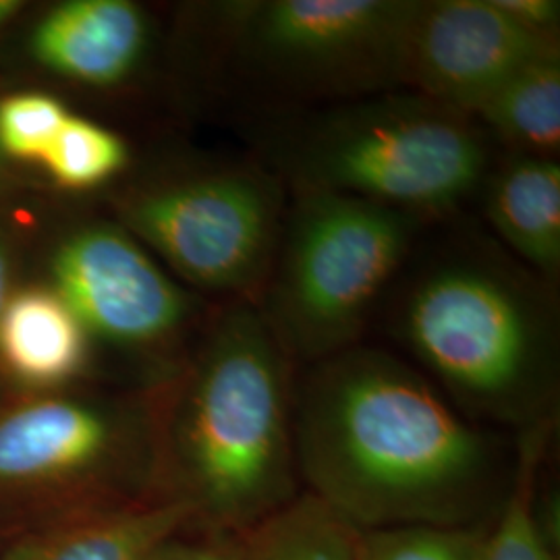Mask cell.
<instances>
[{"mask_svg": "<svg viewBox=\"0 0 560 560\" xmlns=\"http://www.w3.org/2000/svg\"><path fill=\"white\" fill-rule=\"evenodd\" d=\"M483 214L509 254L548 284L560 275V162L509 154L480 189Z\"/></svg>", "mask_w": 560, "mask_h": 560, "instance_id": "cell-12", "label": "cell"}, {"mask_svg": "<svg viewBox=\"0 0 560 560\" xmlns=\"http://www.w3.org/2000/svg\"><path fill=\"white\" fill-rule=\"evenodd\" d=\"M430 222L376 201L293 194L256 303L287 358L312 365L360 345Z\"/></svg>", "mask_w": 560, "mask_h": 560, "instance_id": "cell-6", "label": "cell"}, {"mask_svg": "<svg viewBox=\"0 0 560 560\" xmlns=\"http://www.w3.org/2000/svg\"><path fill=\"white\" fill-rule=\"evenodd\" d=\"M559 40L509 20L494 0H420L405 50V90L469 117Z\"/></svg>", "mask_w": 560, "mask_h": 560, "instance_id": "cell-9", "label": "cell"}, {"mask_svg": "<svg viewBox=\"0 0 560 560\" xmlns=\"http://www.w3.org/2000/svg\"><path fill=\"white\" fill-rule=\"evenodd\" d=\"M293 446L307 494L358 532L469 525L502 465L413 365L361 345L293 386Z\"/></svg>", "mask_w": 560, "mask_h": 560, "instance_id": "cell-1", "label": "cell"}, {"mask_svg": "<svg viewBox=\"0 0 560 560\" xmlns=\"http://www.w3.org/2000/svg\"><path fill=\"white\" fill-rule=\"evenodd\" d=\"M402 270L388 312L400 345L469 409L540 425L559 363L552 284L471 235L442 241Z\"/></svg>", "mask_w": 560, "mask_h": 560, "instance_id": "cell-2", "label": "cell"}, {"mask_svg": "<svg viewBox=\"0 0 560 560\" xmlns=\"http://www.w3.org/2000/svg\"><path fill=\"white\" fill-rule=\"evenodd\" d=\"M258 145L293 194H339L432 222L478 196L492 166L474 117L409 90L282 113Z\"/></svg>", "mask_w": 560, "mask_h": 560, "instance_id": "cell-4", "label": "cell"}, {"mask_svg": "<svg viewBox=\"0 0 560 560\" xmlns=\"http://www.w3.org/2000/svg\"><path fill=\"white\" fill-rule=\"evenodd\" d=\"M127 162L129 148L115 131L69 115L42 164L62 189L90 191L115 179Z\"/></svg>", "mask_w": 560, "mask_h": 560, "instance_id": "cell-17", "label": "cell"}, {"mask_svg": "<svg viewBox=\"0 0 560 560\" xmlns=\"http://www.w3.org/2000/svg\"><path fill=\"white\" fill-rule=\"evenodd\" d=\"M32 55L67 80L113 88L133 78L150 42L148 18L129 0H69L32 34Z\"/></svg>", "mask_w": 560, "mask_h": 560, "instance_id": "cell-11", "label": "cell"}, {"mask_svg": "<svg viewBox=\"0 0 560 560\" xmlns=\"http://www.w3.org/2000/svg\"><path fill=\"white\" fill-rule=\"evenodd\" d=\"M540 430V425L532 428L527 444L521 451L520 471L504 502V513L499 523L483 534L476 560H555L534 509L536 463L544 441Z\"/></svg>", "mask_w": 560, "mask_h": 560, "instance_id": "cell-18", "label": "cell"}, {"mask_svg": "<svg viewBox=\"0 0 560 560\" xmlns=\"http://www.w3.org/2000/svg\"><path fill=\"white\" fill-rule=\"evenodd\" d=\"M52 280L85 332L120 349L173 345L198 316L196 300L119 224L71 233L55 254Z\"/></svg>", "mask_w": 560, "mask_h": 560, "instance_id": "cell-8", "label": "cell"}, {"mask_svg": "<svg viewBox=\"0 0 560 560\" xmlns=\"http://www.w3.org/2000/svg\"><path fill=\"white\" fill-rule=\"evenodd\" d=\"M119 441V421L98 405L30 400L0 416V488L90 474L113 457Z\"/></svg>", "mask_w": 560, "mask_h": 560, "instance_id": "cell-10", "label": "cell"}, {"mask_svg": "<svg viewBox=\"0 0 560 560\" xmlns=\"http://www.w3.org/2000/svg\"><path fill=\"white\" fill-rule=\"evenodd\" d=\"M240 536L212 534L203 540H173L154 560H240Z\"/></svg>", "mask_w": 560, "mask_h": 560, "instance_id": "cell-22", "label": "cell"}, {"mask_svg": "<svg viewBox=\"0 0 560 560\" xmlns=\"http://www.w3.org/2000/svg\"><path fill=\"white\" fill-rule=\"evenodd\" d=\"M11 252L7 241L0 237V312L7 300L11 298Z\"/></svg>", "mask_w": 560, "mask_h": 560, "instance_id": "cell-23", "label": "cell"}, {"mask_svg": "<svg viewBox=\"0 0 560 560\" xmlns=\"http://www.w3.org/2000/svg\"><path fill=\"white\" fill-rule=\"evenodd\" d=\"M0 159H2V154H0Z\"/></svg>", "mask_w": 560, "mask_h": 560, "instance_id": "cell-25", "label": "cell"}, {"mask_svg": "<svg viewBox=\"0 0 560 560\" xmlns=\"http://www.w3.org/2000/svg\"><path fill=\"white\" fill-rule=\"evenodd\" d=\"M494 4L525 32L544 40H559L560 2L557 0H494Z\"/></svg>", "mask_w": 560, "mask_h": 560, "instance_id": "cell-21", "label": "cell"}, {"mask_svg": "<svg viewBox=\"0 0 560 560\" xmlns=\"http://www.w3.org/2000/svg\"><path fill=\"white\" fill-rule=\"evenodd\" d=\"M90 335L50 287H27L0 312V365L15 381L36 388L59 386L83 370Z\"/></svg>", "mask_w": 560, "mask_h": 560, "instance_id": "cell-13", "label": "cell"}, {"mask_svg": "<svg viewBox=\"0 0 560 560\" xmlns=\"http://www.w3.org/2000/svg\"><path fill=\"white\" fill-rule=\"evenodd\" d=\"M191 520V506L177 499L122 509L60 529L11 560H154Z\"/></svg>", "mask_w": 560, "mask_h": 560, "instance_id": "cell-14", "label": "cell"}, {"mask_svg": "<svg viewBox=\"0 0 560 560\" xmlns=\"http://www.w3.org/2000/svg\"><path fill=\"white\" fill-rule=\"evenodd\" d=\"M420 0H233L203 7L233 96L316 108L405 90Z\"/></svg>", "mask_w": 560, "mask_h": 560, "instance_id": "cell-5", "label": "cell"}, {"mask_svg": "<svg viewBox=\"0 0 560 560\" xmlns=\"http://www.w3.org/2000/svg\"><path fill=\"white\" fill-rule=\"evenodd\" d=\"M240 560H358L360 532L300 494L240 536Z\"/></svg>", "mask_w": 560, "mask_h": 560, "instance_id": "cell-16", "label": "cell"}, {"mask_svg": "<svg viewBox=\"0 0 560 560\" xmlns=\"http://www.w3.org/2000/svg\"><path fill=\"white\" fill-rule=\"evenodd\" d=\"M287 208V187L266 164L233 161L138 187L119 217L189 284L226 303H258Z\"/></svg>", "mask_w": 560, "mask_h": 560, "instance_id": "cell-7", "label": "cell"}, {"mask_svg": "<svg viewBox=\"0 0 560 560\" xmlns=\"http://www.w3.org/2000/svg\"><path fill=\"white\" fill-rule=\"evenodd\" d=\"M67 119V106L44 92H18L2 98L0 154L13 161L42 164Z\"/></svg>", "mask_w": 560, "mask_h": 560, "instance_id": "cell-20", "label": "cell"}, {"mask_svg": "<svg viewBox=\"0 0 560 560\" xmlns=\"http://www.w3.org/2000/svg\"><path fill=\"white\" fill-rule=\"evenodd\" d=\"M483 529L474 525H399L360 532L358 560H476Z\"/></svg>", "mask_w": 560, "mask_h": 560, "instance_id": "cell-19", "label": "cell"}, {"mask_svg": "<svg viewBox=\"0 0 560 560\" xmlns=\"http://www.w3.org/2000/svg\"><path fill=\"white\" fill-rule=\"evenodd\" d=\"M23 9V2L18 0H0V27H4Z\"/></svg>", "mask_w": 560, "mask_h": 560, "instance_id": "cell-24", "label": "cell"}, {"mask_svg": "<svg viewBox=\"0 0 560 560\" xmlns=\"http://www.w3.org/2000/svg\"><path fill=\"white\" fill-rule=\"evenodd\" d=\"M509 154L555 156L560 148V48L527 62L474 115Z\"/></svg>", "mask_w": 560, "mask_h": 560, "instance_id": "cell-15", "label": "cell"}, {"mask_svg": "<svg viewBox=\"0 0 560 560\" xmlns=\"http://www.w3.org/2000/svg\"><path fill=\"white\" fill-rule=\"evenodd\" d=\"M293 361L256 303H226L180 382L168 446L187 502L212 534L241 536L293 501Z\"/></svg>", "mask_w": 560, "mask_h": 560, "instance_id": "cell-3", "label": "cell"}]
</instances>
